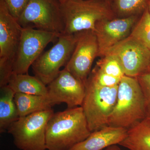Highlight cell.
<instances>
[{
  "mask_svg": "<svg viewBox=\"0 0 150 150\" xmlns=\"http://www.w3.org/2000/svg\"><path fill=\"white\" fill-rule=\"evenodd\" d=\"M23 28L4 0H0V87L7 85L13 74Z\"/></svg>",
  "mask_w": 150,
  "mask_h": 150,
  "instance_id": "8992f818",
  "label": "cell"
},
{
  "mask_svg": "<svg viewBox=\"0 0 150 150\" xmlns=\"http://www.w3.org/2000/svg\"><path fill=\"white\" fill-rule=\"evenodd\" d=\"M17 21L23 28L61 35L64 31L60 3L57 0H30Z\"/></svg>",
  "mask_w": 150,
  "mask_h": 150,
  "instance_id": "52a82bcc",
  "label": "cell"
},
{
  "mask_svg": "<svg viewBox=\"0 0 150 150\" xmlns=\"http://www.w3.org/2000/svg\"><path fill=\"white\" fill-rule=\"evenodd\" d=\"M47 87V96L53 106L63 103L68 108L81 106L85 95V84L65 68Z\"/></svg>",
  "mask_w": 150,
  "mask_h": 150,
  "instance_id": "7c38bea8",
  "label": "cell"
},
{
  "mask_svg": "<svg viewBox=\"0 0 150 150\" xmlns=\"http://www.w3.org/2000/svg\"><path fill=\"white\" fill-rule=\"evenodd\" d=\"M57 1H58L60 4H62V3H64L66 0H57Z\"/></svg>",
  "mask_w": 150,
  "mask_h": 150,
  "instance_id": "4316f807",
  "label": "cell"
},
{
  "mask_svg": "<svg viewBox=\"0 0 150 150\" xmlns=\"http://www.w3.org/2000/svg\"><path fill=\"white\" fill-rule=\"evenodd\" d=\"M144 99L146 118L144 120L150 125V71L137 77Z\"/></svg>",
  "mask_w": 150,
  "mask_h": 150,
  "instance_id": "603a6c76",
  "label": "cell"
},
{
  "mask_svg": "<svg viewBox=\"0 0 150 150\" xmlns=\"http://www.w3.org/2000/svg\"><path fill=\"white\" fill-rule=\"evenodd\" d=\"M127 129L107 126L91 132L87 138L69 150H103L119 144L126 138Z\"/></svg>",
  "mask_w": 150,
  "mask_h": 150,
  "instance_id": "5bb4252c",
  "label": "cell"
},
{
  "mask_svg": "<svg viewBox=\"0 0 150 150\" xmlns=\"http://www.w3.org/2000/svg\"><path fill=\"white\" fill-rule=\"evenodd\" d=\"M30 0H4L11 14L18 19Z\"/></svg>",
  "mask_w": 150,
  "mask_h": 150,
  "instance_id": "cb8c5ba5",
  "label": "cell"
},
{
  "mask_svg": "<svg viewBox=\"0 0 150 150\" xmlns=\"http://www.w3.org/2000/svg\"><path fill=\"white\" fill-rule=\"evenodd\" d=\"M8 85L16 93H22L46 96L48 93L47 86L34 76L27 74L11 75Z\"/></svg>",
  "mask_w": 150,
  "mask_h": 150,
  "instance_id": "9a60e30c",
  "label": "cell"
},
{
  "mask_svg": "<svg viewBox=\"0 0 150 150\" xmlns=\"http://www.w3.org/2000/svg\"><path fill=\"white\" fill-rule=\"evenodd\" d=\"M15 93L8 85L0 87V133H4L19 118L14 101Z\"/></svg>",
  "mask_w": 150,
  "mask_h": 150,
  "instance_id": "2e32d148",
  "label": "cell"
},
{
  "mask_svg": "<svg viewBox=\"0 0 150 150\" xmlns=\"http://www.w3.org/2000/svg\"><path fill=\"white\" fill-rule=\"evenodd\" d=\"M76 42V34H62L52 48L42 54L31 67L34 74L46 86L59 75L71 56Z\"/></svg>",
  "mask_w": 150,
  "mask_h": 150,
  "instance_id": "ba28073f",
  "label": "cell"
},
{
  "mask_svg": "<svg viewBox=\"0 0 150 150\" xmlns=\"http://www.w3.org/2000/svg\"><path fill=\"white\" fill-rule=\"evenodd\" d=\"M139 19V16L135 15L98 22L93 32L98 43V57L104 56L110 48L129 36Z\"/></svg>",
  "mask_w": 150,
  "mask_h": 150,
  "instance_id": "4fadbf2b",
  "label": "cell"
},
{
  "mask_svg": "<svg viewBox=\"0 0 150 150\" xmlns=\"http://www.w3.org/2000/svg\"><path fill=\"white\" fill-rule=\"evenodd\" d=\"M91 133L81 106L54 113L46 128L47 150H69Z\"/></svg>",
  "mask_w": 150,
  "mask_h": 150,
  "instance_id": "6da1fadb",
  "label": "cell"
},
{
  "mask_svg": "<svg viewBox=\"0 0 150 150\" xmlns=\"http://www.w3.org/2000/svg\"><path fill=\"white\" fill-rule=\"evenodd\" d=\"M60 8L66 35L93 31L98 22L117 18L108 0H66Z\"/></svg>",
  "mask_w": 150,
  "mask_h": 150,
  "instance_id": "7a4b0ae2",
  "label": "cell"
},
{
  "mask_svg": "<svg viewBox=\"0 0 150 150\" xmlns=\"http://www.w3.org/2000/svg\"><path fill=\"white\" fill-rule=\"evenodd\" d=\"M54 113L52 109L34 112L12 123L7 131L16 146L21 150H47L46 128Z\"/></svg>",
  "mask_w": 150,
  "mask_h": 150,
  "instance_id": "277c9868",
  "label": "cell"
},
{
  "mask_svg": "<svg viewBox=\"0 0 150 150\" xmlns=\"http://www.w3.org/2000/svg\"><path fill=\"white\" fill-rule=\"evenodd\" d=\"M119 145L129 150H150V125L144 120L127 131Z\"/></svg>",
  "mask_w": 150,
  "mask_h": 150,
  "instance_id": "ac0fdd59",
  "label": "cell"
},
{
  "mask_svg": "<svg viewBox=\"0 0 150 150\" xmlns=\"http://www.w3.org/2000/svg\"><path fill=\"white\" fill-rule=\"evenodd\" d=\"M118 86L106 87L97 85L87 79L81 107L91 132L108 126L109 117L117 100Z\"/></svg>",
  "mask_w": 150,
  "mask_h": 150,
  "instance_id": "5b68a950",
  "label": "cell"
},
{
  "mask_svg": "<svg viewBox=\"0 0 150 150\" xmlns=\"http://www.w3.org/2000/svg\"><path fill=\"white\" fill-rule=\"evenodd\" d=\"M107 54L117 57L128 76L137 78L150 71V50L130 35L110 48Z\"/></svg>",
  "mask_w": 150,
  "mask_h": 150,
  "instance_id": "30bf717a",
  "label": "cell"
},
{
  "mask_svg": "<svg viewBox=\"0 0 150 150\" xmlns=\"http://www.w3.org/2000/svg\"><path fill=\"white\" fill-rule=\"evenodd\" d=\"M130 35L150 50V14L148 7L141 14Z\"/></svg>",
  "mask_w": 150,
  "mask_h": 150,
  "instance_id": "ffe728a7",
  "label": "cell"
},
{
  "mask_svg": "<svg viewBox=\"0 0 150 150\" xmlns=\"http://www.w3.org/2000/svg\"><path fill=\"white\" fill-rule=\"evenodd\" d=\"M61 35L34 28H23L13 74H28L30 67L42 54L44 48L49 43L58 40Z\"/></svg>",
  "mask_w": 150,
  "mask_h": 150,
  "instance_id": "9c48e42d",
  "label": "cell"
},
{
  "mask_svg": "<svg viewBox=\"0 0 150 150\" xmlns=\"http://www.w3.org/2000/svg\"><path fill=\"white\" fill-rule=\"evenodd\" d=\"M103 150H121V149L118 145H114L108 147Z\"/></svg>",
  "mask_w": 150,
  "mask_h": 150,
  "instance_id": "d4e9b609",
  "label": "cell"
},
{
  "mask_svg": "<svg viewBox=\"0 0 150 150\" xmlns=\"http://www.w3.org/2000/svg\"><path fill=\"white\" fill-rule=\"evenodd\" d=\"M147 7L150 14V0H147Z\"/></svg>",
  "mask_w": 150,
  "mask_h": 150,
  "instance_id": "484cf974",
  "label": "cell"
},
{
  "mask_svg": "<svg viewBox=\"0 0 150 150\" xmlns=\"http://www.w3.org/2000/svg\"><path fill=\"white\" fill-rule=\"evenodd\" d=\"M75 34L76 42L75 48L64 68L85 84L94 61L98 57V43L93 30H84Z\"/></svg>",
  "mask_w": 150,
  "mask_h": 150,
  "instance_id": "8fae6325",
  "label": "cell"
},
{
  "mask_svg": "<svg viewBox=\"0 0 150 150\" xmlns=\"http://www.w3.org/2000/svg\"><path fill=\"white\" fill-rule=\"evenodd\" d=\"M88 79L97 85L106 87L118 85L121 79L105 74L100 71L96 65L91 70Z\"/></svg>",
  "mask_w": 150,
  "mask_h": 150,
  "instance_id": "7402d4cb",
  "label": "cell"
},
{
  "mask_svg": "<svg viewBox=\"0 0 150 150\" xmlns=\"http://www.w3.org/2000/svg\"><path fill=\"white\" fill-rule=\"evenodd\" d=\"M108 1H109L111 3V4H112V0H108Z\"/></svg>",
  "mask_w": 150,
  "mask_h": 150,
  "instance_id": "83f0119b",
  "label": "cell"
},
{
  "mask_svg": "<svg viewBox=\"0 0 150 150\" xmlns=\"http://www.w3.org/2000/svg\"><path fill=\"white\" fill-rule=\"evenodd\" d=\"M14 101L19 117L34 112L50 110L53 106L47 96L16 93Z\"/></svg>",
  "mask_w": 150,
  "mask_h": 150,
  "instance_id": "e0dca14e",
  "label": "cell"
},
{
  "mask_svg": "<svg viewBox=\"0 0 150 150\" xmlns=\"http://www.w3.org/2000/svg\"><path fill=\"white\" fill-rule=\"evenodd\" d=\"M96 66L103 72L114 77L121 79L126 76L120 61L112 54H107L100 58Z\"/></svg>",
  "mask_w": 150,
  "mask_h": 150,
  "instance_id": "44dd1931",
  "label": "cell"
},
{
  "mask_svg": "<svg viewBox=\"0 0 150 150\" xmlns=\"http://www.w3.org/2000/svg\"><path fill=\"white\" fill-rule=\"evenodd\" d=\"M112 6L117 18L139 16L147 7V0H112Z\"/></svg>",
  "mask_w": 150,
  "mask_h": 150,
  "instance_id": "d6986e66",
  "label": "cell"
},
{
  "mask_svg": "<svg viewBox=\"0 0 150 150\" xmlns=\"http://www.w3.org/2000/svg\"><path fill=\"white\" fill-rule=\"evenodd\" d=\"M145 118L144 99L138 79L124 76L118 84L117 100L108 125L128 130Z\"/></svg>",
  "mask_w": 150,
  "mask_h": 150,
  "instance_id": "3957f363",
  "label": "cell"
}]
</instances>
